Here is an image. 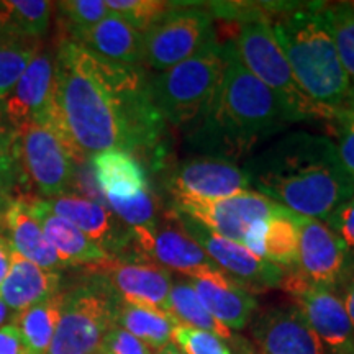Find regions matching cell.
<instances>
[{"label":"cell","instance_id":"6da1fadb","mask_svg":"<svg viewBox=\"0 0 354 354\" xmlns=\"http://www.w3.org/2000/svg\"><path fill=\"white\" fill-rule=\"evenodd\" d=\"M48 123L77 165L110 149L148 151L162 138L166 125L143 69L112 63L66 38L55 53Z\"/></svg>","mask_w":354,"mask_h":354},{"label":"cell","instance_id":"7a4b0ae2","mask_svg":"<svg viewBox=\"0 0 354 354\" xmlns=\"http://www.w3.org/2000/svg\"><path fill=\"white\" fill-rule=\"evenodd\" d=\"M243 169L251 187L307 218L325 221L354 197V179L328 136L287 133Z\"/></svg>","mask_w":354,"mask_h":354},{"label":"cell","instance_id":"3957f363","mask_svg":"<svg viewBox=\"0 0 354 354\" xmlns=\"http://www.w3.org/2000/svg\"><path fill=\"white\" fill-rule=\"evenodd\" d=\"M225 69L209 110L198 120L192 140L216 156H241L259 141L292 123L277 95L248 71L232 39L223 44Z\"/></svg>","mask_w":354,"mask_h":354},{"label":"cell","instance_id":"277c9868","mask_svg":"<svg viewBox=\"0 0 354 354\" xmlns=\"http://www.w3.org/2000/svg\"><path fill=\"white\" fill-rule=\"evenodd\" d=\"M269 24L304 94L333 120L351 99L353 87L336 51L325 3L287 8Z\"/></svg>","mask_w":354,"mask_h":354},{"label":"cell","instance_id":"5b68a950","mask_svg":"<svg viewBox=\"0 0 354 354\" xmlns=\"http://www.w3.org/2000/svg\"><path fill=\"white\" fill-rule=\"evenodd\" d=\"M225 69L218 39L174 68L149 79L153 104L165 123L196 125L209 110Z\"/></svg>","mask_w":354,"mask_h":354},{"label":"cell","instance_id":"8992f818","mask_svg":"<svg viewBox=\"0 0 354 354\" xmlns=\"http://www.w3.org/2000/svg\"><path fill=\"white\" fill-rule=\"evenodd\" d=\"M232 41L243 66L277 95L292 123L331 120L330 115L313 104L300 88L284 51L274 37L269 19L253 17L243 20Z\"/></svg>","mask_w":354,"mask_h":354},{"label":"cell","instance_id":"52a82bcc","mask_svg":"<svg viewBox=\"0 0 354 354\" xmlns=\"http://www.w3.org/2000/svg\"><path fill=\"white\" fill-rule=\"evenodd\" d=\"M120 297L99 274L92 272L68 292L48 354H95L115 326Z\"/></svg>","mask_w":354,"mask_h":354},{"label":"cell","instance_id":"ba28073f","mask_svg":"<svg viewBox=\"0 0 354 354\" xmlns=\"http://www.w3.org/2000/svg\"><path fill=\"white\" fill-rule=\"evenodd\" d=\"M145 37V64L162 73L184 63L216 41L214 15L205 7L171 3Z\"/></svg>","mask_w":354,"mask_h":354},{"label":"cell","instance_id":"9c48e42d","mask_svg":"<svg viewBox=\"0 0 354 354\" xmlns=\"http://www.w3.org/2000/svg\"><path fill=\"white\" fill-rule=\"evenodd\" d=\"M17 156L24 179L39 198L68 194L77 174V161L50 123L32 122L17 130Z\"/></svg>","mask_w":354,"mask_h":354},{"label":"cell","instance_id":"30bf717a","mask_svg":"<svg viewBox=\"0 0 354 354\" xmlns=\"http://www.w3.org/2000/svg\"><path fill=\"white\" fill-rule=\"evenodd\" d=\"M281 289L294 299L325 351L354 354V326L342 297L335 290L312 284L300 276L297 269L287 271Z\"/></svg>","mask_w":354,"mask_h":354},{"label":"cell","instance_id":"8fae6325","mask_svg":"<svg viewBox=\"0 0 354 354\" xmlns=\"http://www.w3.org/2000/svg\"><path fill=\"white\" fill-rule=\"evenodd\" d=\"M169 216L205 251V254L214 261L216 268L236 279L251 294L282 287L287 274L286 269L256 258L240 243L227 240L210 232L209 228L187 215L171 210Z\"/></svg>","mask_w":354,"mask_h":354},{"label":"cell","instance_id":"7c38bea8","mask_svg":"<svg viewBox=\"0 0 354 354\" xmlns=\"http://www.w3.org/2000/svg\"><path fill=\"white\" fill-rule=\"evenodd\" d=\"M281 209L282 205L256 190L215 201L172 198L171 202L172 212L187 215L210 232L240 245L253 223L269 218Z\"/></svg>","mask_w":354,"mask_h":354},{"label":"cell","instance_id":"4fadbf2b","mask_svg":"<svg viewBox=\"0 0 354 354\" xmlns=\"http://www.w3.org/2000/svg\"><path fill=\"white\" fill-rule=\"evenodd\" d=\"M299 230L297 272L315 286L335 290L351 276L353 251L325 221L294 214Z\"/></svg>","mask_w":354,"mask_h":354},{"label":"cell","instance_id":"5bb4252c","mask_svg":"<svg viewBox=\"0 0 354 354\" xmlns=\"http://www.w3.org/2000/svg\"><path fill=\"white\" fill-rule=\"evenodd\" d=\"M250 180L243 167L221 156L187 159L167 176V190L172 198L215 201L248 192Z\"/></svg>","mask_w":354,"mask_h":354},{"label":"cell","instance_id":"9a60e30c","mask_svg":"<svg viewBox=\"0 0 354 354\" xmlns=\"http://www.w3.org/2000/svg\"><path fill=\"white\" fill-rule=\"evenodd\" d=\"M128 254L151 261L167 271L180 272L184 276H190L201 269L216 268L205 251L177 223L158 221L153 227L131 228V245Z\"/></svg>","mask_w":354,"mask_h":354},{"label":"cell","instance_id":"2e32d148","mask_svg":"<svg viewBox=\"0 0 354 354\" xmlns=\"http://www.w3.org/2000/svg\"><path fill=\"white\" fill-rule=\"evenodd\" d=\"M48 210L68 221L95 241L110 258H125L130 253L131 228L118 218L104 202L64 194L55 198H43Z\"/></svg>","mask_w":354,"mask_h":354},{"label":"cell","instance_id":"e0dca14e","mask_svg":"<svg viewBox=\"0 0 354 354\" xmlns=\"http://www.w3.org/2000/svg\"><path fill=\"white\" fill-rule=\"evenodd\" d=\"M112 286L122 300L166 312L172 287V274L151 261L133 258H113L99 266H92Z\"/></svg>","mask_w":354,"mask_h":354},{"label":"cell","instance_id":"ac0fdd59","mask_svg":"<svg viewBox=\"0 0 354 354\" xmlns=\"http://www.w3.org/2000/svg\"><path fill=\"white\" fill-rule=\"evenodd\" d=\"M258 354H326L297 305L268 308L251 328Z\"/></svg>","mask_w":354,"mask_h":354},{"label":"cell","instance_id":"d6986e66","mask_svg":"<svg viewBox=\"0 0 354 354\" xmlns=\"http://www.w3.org/2000/svg\"><path fill=\"white\" fill-rule=\"evenodd\" d=\"M203 307L232 331H241L253 318L258 300L236 279L218 268L201 269L185 276Z\"/></svg>","mask_w":354,"mask_h":354},{"label":"cell","instance_id":"ffe728a7","mask_svg":"<svg viewBox=\"0 0 354 354\" xmlns=\"http://www.w3.org/2000/svg\"><path fill=\"white\" fill-rule=\"evenodd\" d=\"M53 86L55 53L43 48L2 104L3 113L15 130L32 122L48 123L51 113Z\"/></svg>","mask_w":354,"mask_h":354},{"label":"cell","instance_id":"44dd1931","mask_svg":"<svg viewBox=\"0 0 354 354\" xmlns=\"http://www.w3.org/2000/svg\"><path fill=\"white\" fill-rule=\"evenodd\" d=\"M66 39L112 63L131 68L145 64L143 33L112 13L91 28L71 33Z\"/></svg>","mask_w":354,"mask_h":354},{"label":"cell","instance_id":"7402d4cb","mask_svg":"<svg viewBox=\"0 0 354 354\" xmlns=\"http://www.w3.org/2000/svg\"><path fill=\"white\" fill-rule=\"evenodd\" d=\"M32 214L41 225L48 241L56 251L64 268L74 266H99L112 259L102 248L92 241L86 233H82L76 225H73L63 216H57L46 209L43 198L25 196Z\"/></svg>","mask_w":354,"mask_h":354},{"label":"cell","instance_id":"603a6c76","mask_svg":"<svg viewBox=\"0 0 354 354\" xmlns=\"http://www.w3.org/2000/svg\"><path fill=\"white\" fill-rule=\"evenodd\" d=\"M243 246L256 258L290 271L297 268L299 230L294 214L282 207L266 220L253 223L243 238Z\"/></svg>","mask_w":354,"mask_h":354},{"label":"cell","instance_id":"cb8c5ba5","mask_svg":"<svg viewBox=\"0 0 354 354\" xmlns=\"http://www.w3.org/2000/svg\"><path fill=\"white\" fill-rule=\"evenodd\" d=\"M59 271L39 268L13 251L7 277L0 284V300L13 313L33 307L61 290Z\"/></svg>","mask_w":354,"mask_h":354},{"label":"cell","instance_id":"d4e9b609","mask_svg":"<svg viewBox=\"0 0 354 354\" xmlns=\"http://www.w3.org/2000/svg\"><path fill=\"white\" fill-rule=\"evenodd\" d=\"M3 234L10 241L17 254L24 256L25 259L32 261L39 268L59 272L61 269H64L56 251L48 241L37 216L30 210L25 196L13 198L10 207H8Z\"/></svg>","mask_w":354,"mask_h":354},{"label":"cell","instance_id":"484cf974","mask_svg":"<svg viewBox=\"0 0 354 354\" xmlns=\"http://www.w3.org/2000/svg\"><path fill=\"white\" fill-rule=\"evenodd\" d=\"M91 169L105 198H130L136 194L149 189L148 176L145 167L135 158V154L110 149L94 154L91 159Z\"/></svg>","mask_w":354,"mask_h":354},{"label":"cell","instance_id":"4316f807","mask_svg":"<svg viewBox=\"0 0 354 354\" xmlns=\"http://www.w3.org/2000/svg\"><path fill=\"white\" fill-rule=\"evenodd\" d=\"M64 292L15 313L12 325L19 330L26 354H48L63 310Z\"/></svg>","mask_w":354,"mask_h":354},{"label":"cell","instance_id":"83f0119b","mask_svg":"<svg viewBox=\"0 0 354 354\" xmlns=\"http://www.w3.org/2000/svg\"><path fill=\"white\" fill-rule=\"evenodd\" d=\"M115 325L143 342L151 349H162L172 343V331L177 323L167 312L120 300Z\"/></svg>","mask_w":354,"mask_h":354},{"label":"cell","instance_id":"f1b7e54d","mask_svg":"<svg viewBox=\"0 0 354 354\" xmlns=\"http://www.w3.org/2000/svg\"><path fill=\"white\" fill-rule=\"evenodd\" d=\"M166 312L174 318L177 325H185L190 326V328L209 331V333L220 336V338L227 339V342H234L236 339L232 330L221 325L209 310L203 307L197 297L196 290H194V287L190 286L189 279L185 276L172 279Z\"/></svg>","mask_w":354,"mask_h":354},{"label":"cell","instance_id":"f546056e","mask_svg":"<svg viewBox=\"0 0 354 354\" xmlns=\"http://www.w3.org/2000/svg\"><path fill=\"white\" fill-rule=\"evenodd\" d=\"M41 50V39L30 38L15 30H0V104Z\"/></svg>","mask_w":354,"mask_h":354},{"label":"cell","instance_id":"4dcf8cb0","mask_svg":"<svg viewBox=\"0 0 354 354\" xmlns=\"http://www.w3.org/2000/svg\"><path fill=\"white\" fill-rule=\"evenodd\" d=\"M325 13L330 21L339 61L346 71L354 94V3H326Z\"/></svg>","mask_w":354,"mask_h":354},{"label":"cell","instance_id":"1f68e13d","mask_svg":"<svg viewBox=\"0 0 354 354\" xmlns=\"http://www.w3.org/2000/svg\"><path fill=\"white\" fill-rule=\"evenodd\" d=\"M12 28L35 39H43L51 25L56 3L48 0H6Z\"/></svg>","mask_w":354,"mask_h":354},{"label":"cell","instance_id":"d6a6232c","mask_svg":"<svg viewBox=\"0 0 354 354\" xmlns=\"http://www.w3.org/2000/svg\"><path fill=\"white\" fill-rule=\"evenodd\" d=\"M109 12L120 17L123 21L138 32H148L171 8L172 2L162 0H105Z\"/></svg>","mask_w":354,"mask_h":354},{"label":"cell","instance_id":"836d02e7","mask_svg":"<svg viewBox=\"0 0 354 354\" xmlns=\"http://www.w3.org/2000/svg\"><path fill=\"white\" fill-rule=\"evenodd\" d=\"M105 205L130 228L153 227L158 223V205L151 189L130 198H105Z\"/></svg>","mask_w":354,"mask_h":354},{"label":"cell","instance_id":"e575fe53","mask_svg":"<svg viewBox=\"0 0 354 354\" xmlns=\"http://www.w3.org/2000/svg\"><path fill=\"white\" fill-rule=\"evenodd\" d=\"M56 8L59 12L66 37L79 30L91 28L110 15L105 0H64L57 2Z\"/></svg>","mask_w":354,"mask_h":354},{"label":"cell","instance_id":"d590c367","mask_svg":"<svg viewBox=\"0 0 354 354\" xmlns=\"http://www.w3.org/2000/svg\"><path fill=\"white\" fill-rule=\"evenodd\" d=\"M172 343L184 354H241L240 346H233L234 343H238V339L227 342L209 331L190 328L185 325L174 326Z\"/></svg>","mask_w":354,"mask_h":354},{"label":"cell","instance_id":"8d00e7d4","mask_svg":"<svg viewBox=\"0 0 354 354\" xmlns=\"http://www.w3.org/2000/svg\"><path fill=\"white\" fill-rule=\"evenodd\" d=\"M24 179L17 156V130L8 122L0 104V192L10 196V190Z\"/></svg>","mask_w":354,"mask_h":354},{"label":"cell","instance_id":"74e56055","mask_svg":"<svg viewBox=\"0 0 354 354\" xmlns=\"http://www.w3.org/2000/svg\"><path fill=\"white\" fill-rule=\"evenodd\" d=\"M335 136L338 138L336 149L344 167L354 179V94L342 110L333 117Z\"/></svg>","mask_w":354,"mask_h":354},{"label":"cell","instance_id":"f35d334b","mask_svg":"<svg viewBox=\"0 0 354 354\" xmlns=\"http://www.w3.org/2000/svg\"><path fill=\"white\" fill-rule=\"evenodd\" d=\"M95 354H154L143 342L115 325L102 339Z\"/></svg>","mask_w":354,"mask_h":354},{"label":"cell","instance_id":"ab89813d","mask_svg":"<svg viewBox=\"0 0 354 354\" xmlns=\"http://www.w3.org/2000/svg\"><path fill=\"white\" fill-rule=\"evenodd\" d=\"M325 223L342 238L344 245L354 253V197L339 205Z\"/></svg>","mask_w":354,"mask_h":354},{"label":"cell","instance_id":"60d3db41","mask_svg":"<svg viewBox=\"0 0 354 354\" xmlns=\"http://www.w3.org/2000/svg\"><path fill=\"white\" fill-rule=\"evenodd\" d=\"M0 354H26L19 330L12 323L0 328Z\"/></svg>","mask_w":354,"mask_h":354},{"label":"cell","instance_id":"b9f144b4","mask_svg":"<svg viewBox=\"0 0 354 354\" xmlns=\"http://www.w3.org/2000/svg\"><path fill=\"white\" fill-rule=\"evenodd\" d=\"M12 256L13 248L10 245V241L7 240L6 234L0 233V284H2L3 279L7 277L8 269H10Z\"/></svg>","mask_w":354,"mask_h":354},{"label":"cell","instance_id":"7bdbcfd3","mask_svg":"<svg viewBox=\"0 0 354 354\" xmlns=\"http://www.w3.org/2000/svg\"><path fill=\"white\" fill-rule=\"evenodd\" d=\"M342 300H343L344 308H346L349 320H351L353 326H354V272L348 277L346 286H344V290H343V299Z\"/></svg>","mask_w":354,"mask_h":354},{"label":"cell","instance_id":"ee69618b","mask_svg":"<svg viewBox=\"0 0 354 354\" xmlns=\"http://www.w3.org/2000/svg\"><path fill=\"white\" fill-rule=\"evenodd\" d=\"M13 201L12 196H7V194L0 192V232H3V225H6V215L8 207Z\"/></svg>","mask_w":354,"mask_h":354},{"label":"cell","instance_id":"f6af8a7d","mask_svg":"<svg viewBox=\"0 0 354 354\" xmlns=\"http://www.w3.org/2000/svg\"><path fill=\"white\" fill-rule=\"evenodd\" d=\"M0 30H13L10 21V12H8L6 0L0 2Z\"/></svg>","mask_w":354,"mask_h":354},{"label":"cell","instance_id":"bcb514c9","mask_svg":"<svg viewBox=\"0 0 354 354\" xmlns=\"http://www.w3.org/2000/svg\"><path fill=\"white\" fill-rule=\"evenodd\" d=\"M10 315L13 317L15 315V313L13 312H10V310L7 308V305L2 302V300H0V328H2L3 326V323H6L8 318H10Z\"/></svg>","mask_w":354,"mask_h":354},{"label":"cell","instance_id":"7dc6e473","mask_svg":"<svg viewBox=\"0 0 354 354\" xmlns=\"http://www.w3.org/2000/svg\"><path fill=\"white\" fill-rule=\"evenodd\" d=\"M156 354H184V353L180 351V349L177 348L174 343H169V344H167V346H165L162 349H159Z\"/></svg>","mask_w":354,"mask_h":354}]
</instances>
